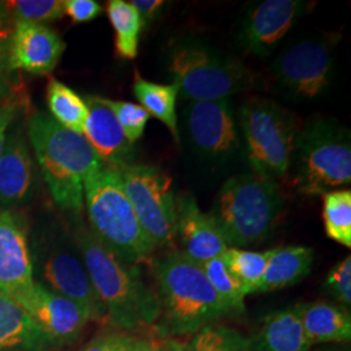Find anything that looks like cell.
Instances as JSON below:
<instances>
[{
  "label": "cell",
  "instance_id": "obj_41",
  "mask_svg": "<svg viewBox=\"0 0 351 351\" xmlns=\"http://www.w3.org/2000/svg\"><path fill=\"white\" fill-rule=\"evenodd\" d=\"M326 351H346V350H336V349H330V350H326Z\"/></svg>",
  "mask_w": 351,
  "mask_h": 351
},
{
  "label": "cell",
  "instance_id": "obj_25",
  "mask_svg": "<svg viewBox=\"0 0 351 351\" xmlns=\"http://www.w3.org/2000/svg\"><path fill=\"white\" fill-rule=\"evenodd\" d=\"M46 101L51 117L58 124L78 134L84 133L88 114V104L73 88L51 78L46 90Z\"/></svg>",
  "mask_w": 351,
  "mask_h": 351
},
{
  "label": "cell",
  "instance_id": "obj_3",
  "mask_svg": "<svg viewBox=\"0 0 351 351\" xmlns=\"http://www.w3.org/2000/svg\"><path fill=\"white\" fill-rule=\"evenodd\" d=\"M27 134L55 203L65 211L81 213L88 176L103 162L78 134L38 112L29 120Z\"/></svg>",
  "mask_w": 351,
  "mask_h": 351
},
{
  "label": "cell",
  "instance_id": "obj_33",
  "mask_svg": "<svg viewBox=\"0 0 351 351\" xmlns=\"http://www.w3.org/2000/svg\"><path fill=\"white\" fill-rule=\"evenodd\" d=\"M324 288L343 307L351 303V256L336 264L326 276Z\"/></svg>",
  "mask_w": 351,
  "mask_h": 351
},
{
  "label": "cell",
  "instance_id": "obj_39",
  "mask_svg": "<svg viewBox=\"0 0 351 351\" xmlns=\"http://www.w3.org/2000/svg\"><path fill=\"white\" fill-rule=\"evenodd\" d=\"M16 114H17V106L13 101H8L0 106V158L5 146L7 130L12 124Z\"/></svg>",
  "mask_w": 351,
  "mask_h": 351
},
{
  "label": "cell",
  "instance_id": "obj_36",
  "mask_svg": "<svg viewBox=\"0 0 351 351\" xmlns=\"http://www.w3.org/2000/svg\"><path fill=\"white\" fill-rule=\"evenodd\" d=\"M101 5L95 0H65L64 13L75 24L88 23L101 14Z\"/></svg>",
  "mask_w": 351,
  "mask_h": 351
},
{
  "label": "cell",
  "instance_id": "obj_5",
  "mask_svg": "<svg viewBox=\"0 0 351 351\" xmlns=\"http://www.w3.org/2000/svg\"><path fill=\"white\" fill-rule=\"evenodd\" d=\"M291 184L304 195H324L351 182L350 133L335 119L301 126L290 159Z\"/></svg>",
  "mask_w": 351,
  "mask_h": 351
},
{
  "label": "cell",
  "instance_id": "obj_7",
  "mask_svg": "<svg viewBox=\"0 0 351 351\" xmlns=\"http://www.w3.org/2000/svg\"><path fill=\"white\" fill-rule=\"evenodd\" d=\"M168 71L188 101L229 99L250 90L255 80L243 62L193 38L171 45Z\"/></svg>",
  "mask_w": 351,
  "mask_h": 351
},
{
  "label": "cell",
  "instance_id": "obj_30",
  "mask_svg": "<svg viewBox=\"0 0 351 351\" xmlns=\"http://www.w3.org/2000/svg\"><path fill=\"white\" fill-rule=\"evenodd\" d=\"M202 267L208 282L220 301L224 303L228 313H242L245 310L246 294L239 280L228 269L221 255L204 262Z\"/></svg>",
  "mask_w": 351,
  "mask_h": 351
},
{
  "label": "cell",
  "instance_id": "obj_11",
  "mask_svg": "<svg viewBox=\"0 0 351 351\" xmlns=\"http://www.w3.org/2000/svg\"><path fill=\"white\" fill-rule=\"evenodd\" d=\"M184 125L191 149L201 158L221 162L239 150V123L229 99L188 101Z\"/></svg>",
  "mask_w": 351,
  "mask_h": 351
},
{
  "label": "cell",
  "instance_id": "obj_6",
  "mask_svg": "<svg viewBox=\"0 0 351 351\" xmlns=\"http://www.w3.org/2000/svg\"><path fill=\"white\" fill-rule=\"evenodd\" d=\"M282 207L284 197L276 181L250 173L226 180L210 215L228 247L241 249L267 239Z\"/></svg>",
  "mask_w": 351,
  "mask_h": 351
},
{
  "label": "cell",
  "instance_id": "obj_4",
  "mask_svg": "<svg viewBox=\"0 0 351 351\" xmlns=\"http://www.w3.org/2000/svg\"><path fill=\"white\" fill-rule=\"evenodd\" d=\"M84 202L90 232L121 262L137 265L156 250L139 224L116 167L103 163L88 176Z\"/></svg>",
  "mask_w": 351,
  "mask_h": 351
},
{
  "label": "cell",
  "instance_id": "obj_35",
  "mask_svg": "<svg viewBox=\"0 0 351 351\" xmlns=\"http://www.w3.org/2000/svg\"><path fill=\"white\" fill-rule=\"evenodd\" d=\"M132 335L121 330H110L91 339L81 351H124Z\"/></svg>",
  "mask_w": 351,
  "mask_h": 351
},
{
  "label": "cell",
  "instance_id": "obj_8",
  "mask_svg": "<svg viewBox=\"0 0 351 351\" xmlns=\"http://www.w3.org/2000/svg\"><path fill=\"white\" fill-rule=\"evenodd\" d=\"M252 173L276 181L288 175L302 123L297 113L265 98H250L239 112Z\"/></svg>",
  "mask_w": 351,
  "mask_h": 351
},
{
  "label": "cell",
  "instance_id": "obj_37",
  "mask_svg": "<svg viewBox=\"0 0 351 351\" xmlns=\"http://www.w3.org/2000/svg\"><path fill=\"white\" fill-rule=\"evenodd\" d=\"M124 351H180V342L164 336H132Z\"/></svg>",
  "mask_w": 351,
  "mask_h": 351
},
{
  "label": "cell",
  "instance_id": "obj_22",
  "mask_svg": "<svg viewBox=\"0 0 351 351\" xmlns=\"http://www.w3.org/2000/svg\"><path fill=\"white\" fill-rule=\"evenodd\" d=\"M298 307L311 345L350 341L351 317L346 307L329 302L302 303Z\"/></svg>",
  "mask_w": 351,
  "mask_h": 351
},
{
  "label": "cell",
  "instance_id": "obj_10",
  "mask_svg": "<svg viewBox=\"0 0 351 351\" xmlns=\"http://www.w3.org/2000/svg\"><path fill=\"white\" fill-rule=\"evenodd\" d=\"M126 197L139 224L154 247L169 249L175 245L177 202L171 177L156 167L126 164L116 167Z\"/></svg>",
  "mask_w": 351,
  "mask_h": 351
},
{
  "label": "cell",
  "instance_id": "obj_20",
  "mask_svg": "<svg viewBox=\"0 0 351 351\" xmlns=\"http://www.w3.org/2000/svg\"><path fill=\"white\" fill-rule=\"evenodd\" d=\"M250 343L252 351H308L313 346L302 324L298 304L267 315Z\"/></svg>",
  "mask_w": 351,
  "mask_h": 351
},
{
  "label": "cell",
  "instance_id": "obj_15",
  "mask_svg": "<svg viewBox=\"0 0 351 351\" xmlns=\"http://www.w3.org/2000/svg\"><path fill=\"white\" fill-rule=\"evenodd\" d=\"M65 51L62 37L45 24L16 23L10 37V62L13 71L50 75Z\"/></svg>",
  "mask_w": 351,
  "mask_h": 351
},
{
  "label": "cell",
  "instance_id": "obj_13",
  "mask_svg": "<svg viewBox=\"0 0 351 351\" xmlns=\"http://www.w3.org/2000/svg\"><path fill=\"white\" fill-rule=\"evenodd\" d=\"M16 302L46 336L50 345L71 343L88 324L90 315L75 302L34 282Z\"/></svg>",
  "mask_w": 351,
  "mask_h": 351
},
{
  "label": "cell",
  "instance_id": "obj_32",
  "mask_svg": "<svg viewBox=\"0 0 351 351\" xmlns=\"http://www.w3.org/2000/svg\"><path fill=\"white\" fill-rule=\"evenodd\" d=\"M101 101L112 111L126 138L132 145L143 136L150 119V114L143 107L132 101H114L101 97Z\"/></svg>",
  "mask_w": 351,
  "mask_h": 351
},
{
  "label": "cell",
  "instance_id": "obj_1",
  "mask_svg": "<svg viewBox=\"0 0 351 351\" xmlns=\"http://www.w3.org/2000/svg\"><path fill=\"white\" fill-rule=\"evenodd\" d=\"M77 245L106 320L121 332L155 326L160 315L159 298L143 281L137 265L121 262L88 229L77 233Z\"/></svg>",
  "mask_w": 351,
  "mask_h": 351
},
{
  "label": "cell",
  "instance_id": "obj_9",
  "mask_svg": "<svg viewBox=\"0 0 351 351\" xmlns=\"http://www.w3.org/2000/svg\"><path fill=\"white\" fill-rule=\"evenodd\" d=\"M335 52V36H313L293 42L268 68L269 90L297 103L319 99L330 88Z\"/></svg>",
  "mask_w": 351,
  "mask_h": 351
},
{
  "label": "cell",
  "instance_id": "obj_27",
  "mask_svg": "<svg viewBox=\"0 0 351 351\" xmlns=\"http://www.w3.org/2000/svg\"><path fill=\"white\" fill-rule=\"evenodd\" d=\"M272 250L249 251L237 247H228L221 258L224 259L228 269L239 280L245 294L258 293L263 281L268 259Z\"/></svg>",
  "mask_w": 351,
  "mask_h": 351
},
{
  "label": "cell",
  "instance_id": "obj_26",
  "mask_svg": "<svg viewBox=\"0 0 351 351\" xmlns=\"http://www.w3.org/2000/svg\"><path fill=\"white\" fill-rule=\"evenodd\" d=\"M107 14L114 30V49L119 58L132 60L138 53L139 34L143 27L142 19L129 1L111 0Z\"/></svg>",
  "mask_w": 351,
  "mask_h": 351
},
{
  "label": "cell",
  "instance_id": "obj_16",
  "mask_svg": "<svg viewBox=\"0 0 351 351\" xmlns=\"http://www.w3.org/2000/svg\"><path fill=\"white\" fill-rule=\"evenodd\" d=\"M25 230L11 213H0V291L14 301L34 285Z\"/></svg>",
  "mask_w": 351,
  "mask_h": 351
},
{
  "label": "cell",
  "instance_id": "obj_21",
  "mask_svg": "<svg viewBox=\"0 0 351 351\" xmlns=\"http://www.w3.org/2000/svg\"><path fill=\"white\" fill-rule=\"evenodd\" d=\"M49 345L25 310L0 291V351H38Z\"/></svg>",
  "mask_w": 351,
  "mask_h": 351
},
{
  "label": "cell",
  "instance_id": "obj_34",
  "mask_svg": "<svg viewBox=\"0 0 351 351\" xmlns=\"http://www.w3.org/2000/svg\"><path fill=\"white\" fill-rule=\"evenodd\" d=\"M11 32L0 26V99L11 97L14 88V71L10 62Z\"/></svg>",
  "mask_w": 351,
  "mask_h": 351
},
{
  "label": "cell",
  "instance_id": "obj_38",
  "mask_svg": "<svg viewBox=\"0 0 351 351\" xmlns=\"http://www.w3.org/2000/svg\"><path fill=\"white\" fill-rule=\"evenodd\" d=\"M129 3L138 12L143 26L147 23H151L155 17H158L165 4L162 0H133Z\"/></svg>",
  "mask_w": 351,
  "mask_h": 351
},
{
  "label": "cell",
  "instance_id": "obj_29",
  "mask_svg": "<svg viewBox=\"0 0 351 351\" xmlns=\"http://www.w3.org/2000/svg\"><path fill=\"white\" fill-rule=\"evenodd\" d=\"M180 351H252L250 339L241 332L219 324L204 326L185 343Z\"/></svg>",
  "mask_w": 351,
  "mask_h": 351
},
{
  "label": "cell",
  "instance_id": "obj_40",
  "mask_svg": "<svg viewBox=\"0 0 351 351\" xmlns=\"http://www.w3.org/2000/svg\"><path fill=\"white\" fill-rule=\"evenodd\" d=\"M8 12L5 8L4 1H0V26H5V23L8 21Z\"/></svg>",
  "mask_w": 351,
  "mask_h": 351
},
{
  "label": "cell",
  "instance_id": "obj_17",
  "mask_svg": "<svg viewBox=\"0 0 351 351\" xmlns=\"http://www.w3.org/2000/svg\"><path fill=\"white\" fill-rule=\"evenodd\" d=\"M176 239L182 247L181 252L201 264L223 255L228 249L211 215L201 211L190 195L177 203Z\"/></svg>",
  "mask_w": 351,
  "mask_h": 351
},
{
  "label": "cell",
  "instance_id": "obj_2",
  "mask_svg": "<svg viewBox=\"0 0 351 351\" xmlns=\"http://www.w3.org/2000/svg\"><path fill=\"white\" fill-rule=\"evenodd\" d=\"M160 315L156 326L164 337L193 336L229 314L208 282L201 263L171 251L152 264Z\"/></svg>",
  "mask_w": 351,
  "mask_h": 351
},
{
  "label": "cell",
  "instance_id": "obj_31",
  "mask_svg": "<svg viewBox=\"0 0 351 351\" xmlns=\"http://www.w3.org/2000/svg\"><path fill=\"white\" fill-rule=\"evenodd\" d=\"M8 17L16 23L55 21L64 14V0H12L4 1Z\"/></svg>",
  "mask_w": 351,
  "mask_h": 351
},
{
  "label": "cell",
  "instance_id": "obj_14",
  "mask_svg": "<svg viewBox=\"0 0 351 351\" xmlns=\"http://www.w3.org/2000/svg\"><path fill=\"white\" fill-rule=\"evenodd\" d=\"M46 288L80 304L91 320H106L101 301L93 288L82 261L64 247L50 251L42 264Z\"/></svg>",
  "mask_w": 351,
  "mask_h": 351
},
{
  "label": "cell",
  "instance_id": "obj_12",
  "mask_svg": "<svg viewBox=\"0 0 351 351\" xmlns=\"http://www.w3.org/2000/svg\"><path fill=\"white\" fill-rule=\"evenodd\" d=\"M307 10L302 0H263L247 8L239 26L241 49L258 58H267Z\"/></svg>",
  "mask_w": 351,
  "mask_h": 351
},
{
  "label": "cell",
  "instance_id": "obj_28",
  "mask_svg": "<svg viewBox=\"0 0 351 351\" xmlns=\"http://www.w3.org/2000/svg\"><path fill=\"white\" fill-rule=\"evenodd\" d=\"M323 197V220L326 236L351 247V191L335 190Z\"/></svg>",
  "mask_w": 351,
  "mask_h": 351
},
{
  "label": "cell",
  "instance_id": "obj_18",
  "mask_svg": "<svg viewBox=\"0 0 351 351\" xmlns=\"http://www.w3.org/2000/svg\"><path fill=\"white\" fill-rule=\"evenodd\" d=\"M88 114L84 128V137L101 162L112 167L130 164L133 145L116 120L112 111L101 101V97L90 95L86 99Z\"/></svg>",
  "mask_w": 351,
  "mask_h": 351
},
{
  "label": "cell",
  "instance_id": "obj_23",
  "mask_svg": "<svg viewBox=\"0 0 351 351\" xmlns=\"http://www.w3.org/2000/svg\"><path fill=\"white\" fill-rule=\"evenodd\" d=\"M314 262V250L306 246L274 249L258 293L275 291L297 284L307 276Z\"/></svg>",
  "mask_w": 351,
  "mask_h": 351
},
{
  "label": "cell",
  "instance_id": "obj_24",
  "mask_svg": "<svg viewBox=\"0 0 351 351\" xmlns=\"http://www.w3.org/2000/svg\"><path fill=\"white\" fill-rule=\"evenodd\" d=\"M133 94L138 99L139 106L143 107L150 116L160 120L167 126L176 142H180V130L177 125L176 104L178 97V88L175 84L163 85L145 80L138 72H134Z\"/></svg>",
  "mask_w": 351,
  "mask_h": 351
},
{
  "label": "cell",
  "instance_id": "obj_19",
  "mask_svg": "<svg viewBox=\"0 0 351 351\" xmlns=\"http://www.w3.org/2000/svg\"><path fill=\"white\" fill-rule=\"evenodd\" d=\"M33 185V160L24 134L16 129L7 137L0 158V204L17 206L26 201Z\"/></svg>",
  "mask_w": 351,
  "mask_h": 351
}]
</instances>
